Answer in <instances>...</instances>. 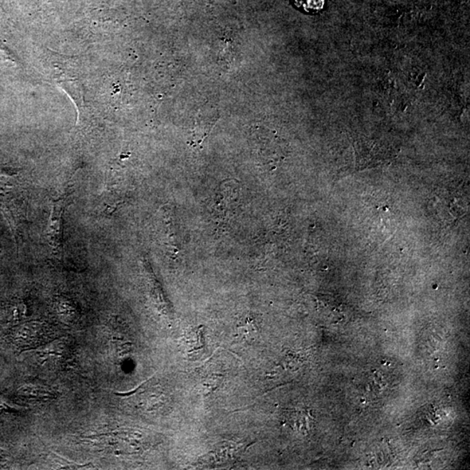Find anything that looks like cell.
<instances>
[{
	"label": "cell",
	"instance_id": "cell-1",
	"mask_svg": "<svg viewBox=\"0 0 470 470\" xmlns=\"http://www.w3.org/2000/svg\"><path fill=\"white\" fill-rule=\"evenodd\" d=\"M28 185L19 170L0 167V209L9 221L17 241L26 219Z\"/></svg>",
	"mask_w": 470,
	"mask_h": 470
},
{
	"label": "cell",
	"instance_id": "cell-2",
	"mask_svg": "<svg viewBox=\"0 0 470 470\" xmlns=\"http://www.w3.org/2000/svg\"><path fill=\"white\" fill-rule=\"evenodd\" d=\"M68 196L52 199V211L47 225L46 237L55 256L61 260L64 256L63 249V231H64V213L68 206Z\"/></svg>",
	"mask_w": 470,
	"mask_h": 470
},
{
	"label": "cell",
	"instance_id": "cell-3",
	"mask_svg": "<svg viewBox=\"0 0 470 470\" xmlns=\"http://www.w3.org/2000/svg\"><path fill=\"white\" fill-rule=\"evenodd\" d=\"M51 332L45 324L41 323H26L11 329L9 338L16 347L22 350H33L41 347L48 340Z\"/></svg>",
	"mask_w": 470,
	"mask_h": 470
},
{
	"label": "cell",
	"instance_id": "cell-4",
	"mask_svg": "<svg viewBox=\"0 0 470 470\" xmlns=\"http://www.w3.org/2000/svg\"><path fill=\"white\" fill-rule=\"evenodd\" d=\"M298 8H301L306 13H317L323 9L324 0H293Z\"/></svg>",
	"mask_w": 470,
	"mask_h": 470
}]
</instances>
